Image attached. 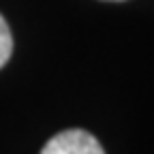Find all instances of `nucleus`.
Instances as JSON below:
<instances>
[{
	"instance_id": "f257e3e1",
	"label": "nucleus",
	"mask_w": 154,
	"mask_h": 154,
	"mask_svg": "<svg viewBox=\"0 0 154 154\" xmlns=\"http://www.w3.org/2000/svg\"><path fill=\"white\" fill-rule=\"evenodd\" d=\"M41 154H105L99 139L84 128H66L43 146Z\"/></svg>"
},
{
	"instance_id": "f03ea898",
	"label": "nucleus",
	"mask_w": 154,
	"mask_h": 154,
	"mask_svg": "<svg viewBox=\"0 0 154 154\" xmlns=\"http://www.w3.org/2000/svg\"><path fill=\"white\" fill-rule=\"evenodd\" d=\"M11 54H13V36H11V30L5 22V17L0 15V69L9 62Z\"/></svg>"
},
{
	"instance_id": "7ed1b4c3",
	"label": "nucleus",
	"mask_w": 154,
	"mask_h": 154,
	"mask_svg": "<svg viewBox=\"0 0 154 154\" xmlns=\"http://www.w3.org/2000/svg\"><path fill=\"white\" fill-rule=\"evenodd\" d=\"M111 2H120V0H111Z\"/></svg>"
}]
</instances>
